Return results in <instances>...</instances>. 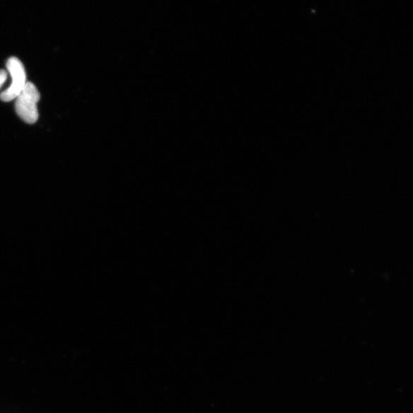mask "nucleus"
Returning <instances> with one entry per match:
<instances>
[{"label":"nucleus","instance_id":"obj_1","mask_svg":"<svg viewBox=\"0 0 413 413\" xmlns=\"http://www.w3.org/2000/svg\"><path fill=\"white\" fill-rule=\"evenodd\" d=\"M16 111L26 124H35L39 120L37 103L40 100V93L35 84L27 82L26 86L15 99Z\"/></svg>","mask_w":413,"mask_h":413},{"label":"nucleus","instance_id":"obj_2","mask_svg":"<svg viewBox=\"0 0 413 413\" xmlns=\"http://www.w3.org/2000/svg\"><path fill=\"white\" fill-rule=\"evenodd\" d=\"M7 71L11 74L12 83L1 95L0 99L4 102L15 100L26 86V73L23 63L17 58L8 59L6 63Z\"/></svg>","mask_w":413,"mask_h":413},{"label":"nucleus","instance_id":"obj_3","mask_svg":"<svg viewBox=\"0 0 413 413\" xmlns=\"http://www.w3.org/2000/svg\"><path fill=\"white\" fill-rule=\"evenodd\" d=\"M8 74L4 70H0V88H1L7 80Z\"/></svg>","mask_w":413,"mask_h":413}]
</instances>
